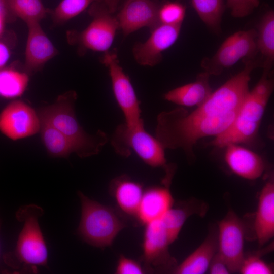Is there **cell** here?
I'll return each instance as SVG.
<instances>
[{
  "mask_svg": "<svg viewBox=\"0 0 274 274\" xmlns=\"http://www.w3.org/2000/svg\"><path fill=\"white\" fill-rule=\"evenodd\" d=\"M237 114L200 115L189 113L183 108L162 112L157 117L155 137L164 149H181L187 156H191L193 146L199 139L224 132Z\"/></svg>",
  "mask_w": 274,
  "mask_h": 274,
  "instance_id": "6da1fadb",
  "label": "cell"
},
{
  "mask_svg": "<svg viewBox=\"0 0 274 274\" xmlns=\"http://www.w3.org/2000/svg\"><path fill=\"white\" fill-rule=\"evenodd\" d=\"M43 209L31 203L20 207L16 219L23 223L15 248L3 255L5 264L19 273H37L41 266L47 267L48 250L39 220Z\"/></svg>",
  "mask_w": 274,
  "mask_h": 274,
  "instance_id": "7a4b0ae2",
  "label": "cell"
},
{
  "mask_svg": "<svg viewBox=\"0 0 274 274\" xmlns=\"http://www.w3.org/2000/svg\"><path fill=\"white\" fill-rule=\"evenodd\" d=\"M77 98L75 91H67L38 113L41 120L51 124L75 144L79 150L78 156L87 158L99 153L109 138L101 130L92 134L84 130L76 115Z\"/></svg>",
  "mask_w": 274,
  "mask_h": 274,
  "instance_id": "3957f363",
  "label": "cell"
},
{
  "mask_svg": "<svg viewBox=\"0 0 274 274\" xmlns=\"http://www.w3.org/2000/svg\"><path fill=\"white\" fill-rule=\"evenodd\" d=\"M271 69L263 68L260 80L245 97L231 126L215 136L212 145L220 148L230 144L247 143L258 130L268 100L273 90Z\"/></svg>",
  "mask_w": 274,
  "mask_h": 274,
  "instance_id": "277c9868",
  "label": "cell"
},
{
  "mask_svg": "<svg viewBox=\"0 0 274 274\" xmlns=\"http://www.w3.org/2000/svg\"><path fill=\"white\" fill-rule=\"evenodd\" d=\"M81 204V217L77 233L85 243L104 249L111 246L118 233L126 227L112 208L92 200L78 192Z\"/></svg>",
  "mask_w": 274,
  "mask_h": 274,
  "instance_id": "5b68a950",
  "label": "cell"
},
{
  "mask_svg": "<svg viewBox=\"0 0 274 274\" xmlns=\"http://www.w3.org/2000/svg\"><path fill=\"white\" fill-rule=\"evenodd\" d=\"M109 140L120 156L128 157L133 151L152 167L164 168L167 165L165 149L155 136L146 130L144 121L134 126L125 122L117 125Z\"/></svg>",
  "mask_w": 274,
  "mask_h": 274,
  "instance_id": "8992f818",
  "label": "cell"
},
{
  "mask_svg": "<svg viewBox=\"0 0 274 274\" xmlns=\"http://www.w3.org/2000/svg\"><path fill=\"white\" fill-rule=\"evenodd\" d=\"M88 12L92 21L82 31L71 32V42L78 45L80 52L87 50L104 53L109 51L119 29L116 17L105 2L93 3Z\"/></svg>",
  "mask_w": 274,
  "mask_h": 274,
  "instance_id": "52a82bcc",
  "label": "cell"
},
{
  "mask_svg": "<svg viewBox=\"0 0 274 274\" xmlns=\"http://www.w3.org/2000/svg\"><path fill=\"white\" fill-rule=\"evenodd\" d=\"M256 30H239L227 38L216 52L201 62L204 72L210 76L220 75L241 59L254 58L258 52Z\"/></svg>",
  "mask_w": 274,
  "mask_h": 274,
  "instance_id": "ba28073f",
  "label": "cell"
},
{
  "mask_svg": "<svg viewBox=\"0 0 274 274\" xmlns=\"http://www.w3.org/2000/svg\"><path fill=\"white\" fill-rule=\"evenodd\" d=\"M101 61L108 69L113 94L123 114L125 123L134 126L144 121L140 102L129 77L119 64L116 50L104 52Z\"/></svg>",
  "mask_w": 274,
  "mask_h": 274,
  "instance_id": "9c48e42d",
  "label": "cell"
},
{
  "mask_svg": "<svg viewBox=\"0 0 274 274\" xmlns=\"http://www.w3.org/2000/svg\"><path fill=\"white\" fill-rule=\"evenodd\" d=\"M245 226L232 210L218 224L217 252L230 273L238 272L244 259Z\"/></svg>",
  "mask_w": 274,
  "mask_h": 274,
  "instance_id": "30bf717a",
  "label": "cell"
},
{
  "mask_svg": "<svg viewBox=\"0 0 274 274\" xmlns=\"http://www.w3.org/2000/svg\"><path fill=\"white\" fill-rule=\"evenodd\" d=\"M40 127L38 113L22 100L12 101L0 112V132L11 140L35 135Z\"/></svg>",
  "mask_w": 274,
  "mask_h": 274,
  "instance_id": "8fae6325",
  "label": "cell"
},
{
  "mask_svg": "<svg viewBox=\"0 0 274 274\" xmlns=\"http://www.w3.org/2000/svg\"><path fill=\"white\" fill-rule=\"evenodd\" d=\"M182 25L159 24L150 30L151 34L144 42L136 43L132 48L135 61L141 65L154 66L160 63L162 53L178 40Z\"/></svg>",
  "mask_w": 274,
  "mask_h": 274,
  "instance_id": "7c38bea8",
  "label": "cell"
},
{
  "mask_svg": "<svg viewBox=\"0 0 274 274\" xmlns=\"http://www.w3.org/2000/svg\"><path fill=\"white\" fill-rule=\"evenodd\" d=\"M164 169L166 175L163 180V185L149 187L144 191L135 217L142 225L160 219L174 205L168 185L174 174V166L168 165Z\"/></svg>",
  "mask_w": 274,
  "mask_h": 274,
  "instance_id": "4fadbf2b",
  "label": "cell"
},
{
  "mask_svg": "<svg viewBox=\"0 0 274 274\" xmlns=\"http://www.w3.org/2000/svg\"><path fill=\"white\" fill-rule=\"evenodd\" d=\"M159 5L154 0H125L116 16L119 28L124 36L144 27L151 30L160 24L158 19Z\"/></svg>",
  "mask_w": 274,
  "mask_h": 274,
  "instance_id": "5bb4252c",
  "label": "cell"
},
{
  "mask_svg": "<svg viewBox=\"0 0 274 274\" xmlns=\"http://www.w3.org/2000/svg\"><path fill=\"white\" fill-rule=\"evenodd\" d=\"M142 256L147 272L164 264L168 258V248L172 243L160 219L145 225Z\"/></svg>",
  "mask_w": 274,
  "mask_h": 274,
  "instance_id": "9a60e30c",
  "label": "cell"
},
{
  "mask_svg": "<svg viewBox=\"0 0 274 274\" xmlns=\"http://www.w3.org/2000/svg\"><path fill=\"white\" fill-rule=\"evenodd\" d=\"M28 36L25 54L27 72L38 71L57 53L56 48L45 33L39 22L27 24Z\"/></svg>",
  "mask_w": 274,
  "mask_h": 274,
  "instance_id": "2e32d148",
  "label": "cell"
},
{
  "mask_svg": "<svg viewBox=\"0 0 274 274\" xmlns=\"http://www.w3.org/2000/svg\"><path fill=\"white\" fill-rule=\"evenodd\" d=\"M225 147L224 159L233 173L248 180H255L261 176L265 164L259 155L237 144H230Z\"/></svg>",
  "mask_w": 274,
  "mask_h": 274,
  "instance_id": "e0dca14e",
  "label": "cell"
},
{
  "mask_svg": "<svg viewBox=\"0 0 274 274\" xmlns=\"http://www.w3.org/2000/svg\"><path fill=\"white\" fill-rule=\"evenodd\" d=\"M109 191L119 210L125 215L135 218L144 191L143 185L122 175L111 180Z\"/></svg>",
  "mask_w": 274,
  "mask_h": 274,
  "instance_id": "ac0fdd59",
  "label": "cell"
},
{
  "mask_svg": "<svg viewBox=\"0 0 274 274\" xmlns=\"http://www.w3.org/2000/svg\"><path fill=\"white\" fill-rule=\"evenodd\" d=\"M254 229L260 246L269 242L274 236V182L267 181L258 198L255 215Z\"/></svg>",
  "mask_w": 274,
  "mask_h": 274,
  "instance_id": "d6986e66",
  "label": "cell"
},
{
  "mask_svg": "<svg viewBox=\"0 0 274 274\" xmlns=\"http://www.w3.org/2000/svg\"><path fill=\"white\" fill-rule=\"evenodd\" d=\"M210 75L206 72L199 74L194 82L174 88L164 94V98L185 107H198L212 92Z\"/></svg>",
  "mask_w": 274,
  "mask_h": 274,
  "instance_id": "ffe728a7",
  "label": "cell"
},
{
  "mask_svg": "<svg viewBox=\"0 0 274 274\" xmlns=\"http://www.w3.org/2000/svg\"><path fill=\"white\" fill-rule=\"evenodd\" d=\"M218 242L213 234L172 271L175 274H203L208 270L216 254Z\"/></svg>",
  "mask_w": 274,
  "mask_h": 274,
  "instance_id": "44dd1931",
  "label": "cell"
},
{
  "mask_svg": "<svg viewBox=\"0 0 274 274\" xmlns=\"http://www.w3.org/2000/svg\"><path fill=\"white\" fill-rule=\"evenodd\" d=\"M39 132L42 143L51 157L67 158L73 153L78 155L75 144L48 122L41 119Z\"/></svg>",
  "mask_w": 274,
  "mask_h": 274,
  "instance_id": "7402d4cb",
  "label": "cell"
},
{
  "mask_svg": "<svg viewBox=\"0 0 274 274\" xmlns=\"http://www.w3.org/2000/svg\"><path fill=\"white\" fill-rule=\"evenodd\" d=\"M256 46L261 55L262 67L272 68L274 61V12L269 10L261 18L256 30Z\"/></svg>",
  "mask_w": 274,
  "mask_h": 274,
  "instance_id": "603a6c76",
  "label": "cell"
},
{
  "mask_svg": "<svg viewBox=\"0 0 274 274\" xmlns=\"http://www.w3.org/2000/svg\"><path fill=\"white\" fill-rule=\"evenodd\" d=\"M191 4L198 16L206 26L219 34L225 10L223 0H191Z\"/></svg>",
  "mask_w": 274,
  "mask_h": 274,
  "instance_id": "cb8c5ba5",
  "label": "cell"
},
{
  "mask_svg": "<svg viewBox=\"0 0 274 274\" xmlns=\"http://www.w3.org/2000/svg\"><path fill=\"white\" fill-rule=\"evenodd\" d=\"M28 81L25 72L13 68L0 69V97L15 99L21 96L25 91Z\"/></svg>",
  "mask_w": 274,
  "mask_h": 274,
  "instance_id": "d4e9b609",
  "label": "cell"
},
{
  "mask_svg": "<svg viewBox=\"0 0 274 274\" xmlns=\"http://www.w3.org/2000/svg\"><path fill=\"white\" fill-rule=\"evenodd\" d=\"M8 10L28 24L45 17L47 10L41 0H4Z\"/></svg>",
  "mask_w": 274,
  "mask_h": 274,
  "instance_id": "484cf974",
  "label": "cell"
},
{
  "mask_svg": "<svg viewBox=\"0 0 274 274\" xmlns=\"http://www.w3.org/2000/svg\"><path fill=\"white\" fill-rule=\"evenodd\" d=\"M106 0H62L54 9V22L61 24L78 15L93 3Z\"/></svg>",
  "mask_w": 274,
  "mask_h": 274,
  "instance_id": "4316f807",
  "label": "cell"
},
{
  "mask_svg": "<svg viewBox=\"0 0 274 274\" xmlns=\"http://www.w3.org/2000/svg\"><path fill=\"white\" fill-rule=\"evenodd\" d=\"M189 215L188 210L185 207L173 206L160 218L172 243L177 239Z\"/></svg>",
  "mask_w": 274,
  "mask_h": 274,
  "instance_id": "83f0119b",
  "label": "cell"
},
{
  "mask_svg": "<svg viewBox=\"0 0 274 274\" xmlns=\"http://www.w3.org/2000/svg\"><path fill=\"white\" fill-rule=\"evenodd\" d=\"M185 14V6L178 2L166 1L159 7L158 19L160 24L182 25Z\"/></svg>",
  "mask_w": 274,
  "mask_h": 274,
  "instance_id": "f1b7e54d",
  "label": "cell"
},
{
  "mask_svg": "<svg viewBox=\"0 0 274 274\" xmlns=\"http://www.w3.org/2000/svg\"><path fill=\"white\" fill-rule=\"evenodd\" d=\"M238 272L242 274L273 273L271 266L257 255L244 258Z\"/></svg>",
  "mask_w": 274,
  "mask_h": 274,
  "instance_id": "f546056e",
  "label": "cell"
},
{
  "mask_svg": "<svg viewBox=\"0 0 274 274\" xmlns=\"http://www.w3.org/2000/svg\"><path fill=\"white\" fill-rule=\"evenodd\" d=\"M259 4L260 0H227L226 7L233 17L242 18L250 15Z\"/></svg>",
  "mask_w": 274,
  "mask_h": 274,
  "instance_id": "4dcf8cb0",
  "label": "cell"
},
{
  "mask_svg": "<svg viewBox=\"0 0 274 274\" xmlns=\"http://www.w3.org/2000/svg\"><path fill=\"white\" fill-rule=\"evenodd\" d=\"M115 272L117 274H142L147 271L136 260L121 255L118 260Z\"/></svg>",
  "mask_w": 274,
  "mask_h": 274,
  "instance_id": "1f68e13d",
  "label": "cell"
},
{
  "mask_svg": "<svg viewBox=\"0 0 274 274\" xmlns=\"http://www.w3.org/2000/svg\"><path fill=\"white\" fill-rule=\"evenodd\" d=\"M208 269L211 274L230 273L226 264L218 253L214 256Z\"/></svg>",
  "mask_w": 274,
  "mask_h": 274,
  "instance_id": "d6a6232c",
  "label": "cell"
},
{
  "mask_svg": "<svg viewBox=\"0 0 274 274\" xmlns=\"http://www.w3.org/2000/svg\"><path fill=\"white\" fill-rule=\"evenodd\" d=\"M10 57V52L8 47L0 42V69L5 65Z\"/></svg>",
  "mask_w": 274,
  "mask_h": 274,
  "instance_id": "836d02e7",
  "label": "cell"
},
{
  "mask_svg": "<svg viewBox=\"0 0 274 274\" xmlns=\"http://www.w3.org/2000/svg\"><path fill=\"white\" fill-rule=\"evenodd\" d=\"M7 9L4 0H0V35L4 27L5 10Z\"/></svg>",
  "mask_w": 274,
  "mask_h": 274,
  "instance_id": "e575fe53",
  "label": "cell"
},
{
  "mask_svg": "<svg viewBox=\"0 0 274 274\" xmlns=\"http://www.w3.org/2000/svg\"><path fill=\"white\" fill-rule=\"evenodd\" d=\"M120 1L121 0H106L105 3L110 11L113 14L117 10Z\"/></svg>",
  "mask_w": 274,
  "mask_h": 274,
  "instance_id": "d590c367",
  "label": "cell"
},
{
  "mask_svg": "<svg viewBox=\"0 0 274 274\" xmlns=\"http://www.w3.org/2000/svg\"><path fill=\"white\" fill-rule=\"evenodd\" d=\"M1 224H2V223H1V219H0V231H1Z\"/></svg>",
  "mask_w": 274,
  "mask_h": 274,
  "instance_id": "8d00e7d4",
  "label": "cell"
}]
</instances>
